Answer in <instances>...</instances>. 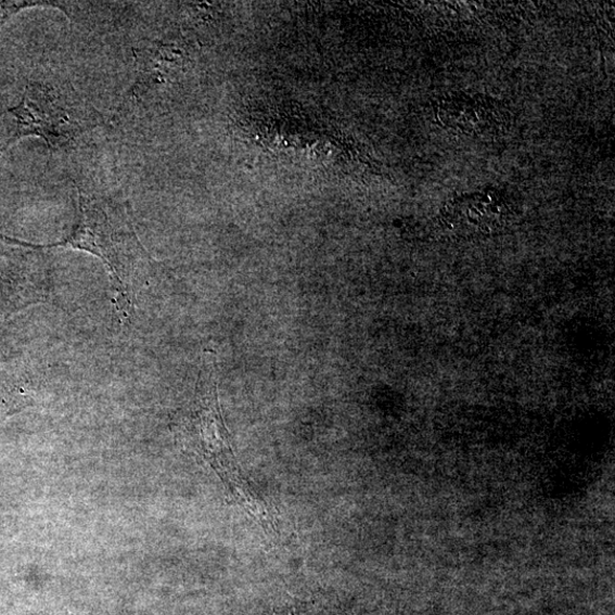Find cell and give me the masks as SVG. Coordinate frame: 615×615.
<instances>
[{"label": "cell", "instance_id": "cell-1", "mask_svg": "<svg viewBox=\"0 0 615 615\" xmlns=\"http://www.w3.org/2000/svg\"><path fill=\"white\" fill-rule=\"evenodd\" d=\"M30 248L68 247L100 258L107 267L118 309L128 315L151 276L152 258L137 235L123 201L79 190V216L66 239L49 244L21 243Z\"/></svg>", "mask_w": 615, "mask_h": 615}, {"label": "cell", "instance_id": "cell-2", "mask_svg": "<svg viewBox=\"0 0 615 615\" xmlns=\"http://www.w3.org/2000/svg\"><path fill=\"white\" fill-rule=\"evenodd\" d=\"M175 426L180 441L210 465L236 503L270 527L268 513L243 475L225 426L210 354L205 355L194 395L179 413Z\"/></svg>", "mask_w": 615, "mask_h": 615}, {"label": "cell", "instance_id": "cell-3", "mask_svg": "<svg viewBox=\"0 0 615 615\" xmlns=\"http://www.w3.org/2000/svg\"><path fill=\"white\" fill-rule=\"evenodd\" d=\"M15 118V130L0 155L25 137H40L53 151L71 148L88 130L101 125L99 112L68 89L31 84L21 102L8 110Z\"/></svg>", "mask_w": 615, "mask_h": 615}]
</instances>
